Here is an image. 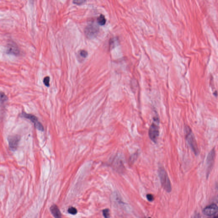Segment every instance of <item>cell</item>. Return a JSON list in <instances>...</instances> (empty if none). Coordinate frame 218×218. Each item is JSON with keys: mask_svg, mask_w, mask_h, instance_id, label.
<instances>
[{"mask_svg": "<svg viewBox=\"0 0 218 218\" xmlns=\"http://www.w3.org/2000/svg\"><path fill=\"white\" fill-rule=\"evenodd\" d=\"M7 53L10 55L18 56L20 54V51L16 44L12 42L9 43L7 46Z\"/></svg>", "mask_w": 218, "mask_h": 218, "instance_id": "9", "label": "cell"}, {"mask_svg": "<svg viewBox=\"0 0 218 218\" xmlns=\"http://www.w3.org/2000/svg\"><path fill=\"white\" fill-rule=\"evenodd\" d=\"M50 78L49 76L45 77L43 79V83L47 87H50Z\"/></svg>", "mask_w": 218, "mask_h": 218, "instance_id": "16", "label": "cell"}, {"mask_svg": "<svg viewBox=\"0 0 218 218\" xmlns=\"http://www.w3.org/2000/svg\"><path fill=\"white\" fill-rule=\"evenodd\" d=\"M158 173L162 187L166 192L170 193L172 190L171 185L167 172L164 168L160 167Z\"/></svg>", "mask_w": 218, "mask_h": 218, "instance_id": "2", "label": "cell"}, {"mask_svg": "<svg viewBox=\"0 0 218 218\" xmlns=\"http://www.w3.org/2000/svg\"><path fill=\"white\" fill-rule=\"evenodd\" d=\"M185 132L186 138L188 144L191 147L195 154L198 155L199 153V149L197 145V142L192 132L191 129L188 126L185 127Z\"/></svg>", "mask_w": 218, "mask_h": 218, "instance_id": "1", "label": "cell"}, {"mask_svg": "<svg viewBox=\"0 0 218 218\" xmlns=\"http://www.w3.org/2000/svg\"><path fill=\"white\" fill-rule=\"evenodd\" d=\"M117 44H118L117 40L115 39H112L110 40V43H109V47L110 49L113 48L117 45Z\"/></svg>", "mask_w": 218, "mask_h": 218, "instance_id": "13", "label": "cell"}, {"mask_svg": "<svg viewBox=\"0 0 218 218\" xmlns=\"http://www.w3.org/2000/svg\"><path fill=\"white\" fill-rule=\"evenodd\" d=\"M215 156H216V151L215 148L211 150V152L209 153L207 159V177L209 176L211 170L213 167L214 164V160H215Z\"/></svg>", "mask_w": 218, "mask_h": 218, "instance_id": "5", "label": "cell"}, {"mask_svg": "<svg viewBox=\"0 0 218 218\" xmlns=\"http://www.w3.org/2000/svg\"><path fill=\"white\" fill-rule=\"evenodd\" d=\"M97 22L101 26H103L105 24L106 22L105 18V16L103 15H101L98 18Z\"/></svg>", "mask_w": 218, "mask_h": 218, "instance_id": "11", "label": "cell"}, {"mask_svg": "<svg viewBox=\"0 0 218 218\" xmlns=\"http://www.w3.org/2000/svg\"><path fill=\"white\" fill-rule=\"evenodd\" d=\"M109 209H106L103 210V214L105 217L108 218L109 217Z\"/></svg>", "mask_w": 218, "mask_h": 218, "instance_id": "18", "label": "cell"}, {"mask_svg": "<svg viewBox=\"0 0 218 218\" xmlns=\"http://www.w3.org/2000/svg\"><path fill=\"white\" fill-rule=\"evenodd\" d=\"M217 211V205L215 204H212L204 208L203 211V213L205 216L211 217L216 215Z\"/></svg>", "mask_w": 218, "mask_h": 218, "instance_id": "7", "label": "cell"}, {"mask_svg": "<svg viewBox=\"0 0 218 218\" xmlns=\"http://www.w3.org/2000/svg\"><path fill=\"white\" fill-rule=\"evenodd\" d=\"M98 27L94 25H90L85 29V33L89 39H93L97 35L98 33Z\"/></svg>", "mask_w": 218, "mask_h": 218, "instance_id": "6", "label": "cell"}, {"mask_svg": "<svg viewBox=\"0 0 218 218\" xmlns=\"http://www.w3.org/2000/svg\"><path fill=\"white\" fill-rule=\"evenodd\" d=\"M86 1V0H73V3L76 5H80L83 4Z\"/></svg>", "mask_w": 218, "mask_h": 218, "instance_id": "17", "label": "cell"}, {"mask_svg": "<svg viewBox=\"0 0 218 218\" xmlns=\"http://www.w3.org/2000/svg\"><path fill=\"white\" fill-rule=\"evenodd\" d=\"M8 139L9 145L10 149L14 151L17 149L18 143L20 141V137L18 135L10 136L9 137Z\"/></svg>", "mask_w": 218, "mask_h": 218, "instance_id": "8", "label": "cell"}, {"mask_svg": "<svg viewBox=\"0 0 218 218\" xmlns=\"http://www.w3.org/2000/svg\"><path fill=\"white\" fill-rule=\"evenodd\" d=\"M149 138L153 142L156 143L159 136V128L156 124L153 123L150 125L149 130Z\"/></svg>", "mask_w": 218, "mask_h": 218, "instance_id": "3", "label": "cell"}, {"mask_svg": "<svg viewBox=\"0 0 218 218\" xmlns=\"http://www.w3.org/2000/svg\"><path fill=\"white\" fill-rule=\"evenodd\" d=\"M79 53L80 56L83 58H86L88 55V52L84 50H81L79 52Z\"/></svg>", "mask_w": 218, "mask_h": 218, "instance_id": "14", "label": "cell"}, {"mask_svg": "<svg viewBox=\"0 0 218 218\" xmlns=\"http://www.w3.org/2000/svg\"><path fill=\"white\" fill-rule=\"evenodd\" d=\"M51 212L55 217L60 218L61 217V214L60 213L59 208L56 205H53L50 208Z\"/></svg>", "mask_w": 218, "mask_h": 218, "instance_id": "10", "label": "cell"}, {"mask_svg": "<svg viewBox=\"0 0 218 218\" xmlns=\"http://www.w3.org/2000/svg\"><path fill=\"white\" fill-rule=\"evenodd\" d=\"M68 212L72 215H75L77 213V210L73 207H70L68 210Z\"/></svg>", "mask_w": 218, "mask_h": 218, "instance_id": "15", "label": "cell"}, {"mask_svg": "<svg viewBox=\"0 0 218 218\" xmlns=\"http://www.w3.org/2000/svg\"><path fill=\"white\" fill-rule=\"evenodd\" d=\"M7 100L6 95L4 93L2 92H0V105L4 104Z\"/></svg>", "mask_w": 218, "mask_h": 218, "instance_id": "12", "label": "cell"}, {"mask_svg": "<svg viewBox=\"0 0 218 218\" xmlns=\"http://www.w3.org/2000/svg\"><path fill=\"white\" fill-rule=\"evenodd\" d=\"M21 116L30 120L34 124L35 126L36 129H38L39 130L43 131L44 130L43 126L42 124L39 122L38 118L33 114H31L26 113H21Z\"/></svg>", "mask_w": 218, "mask_h": 218, "instance_id": "4", "label": "cell"}, {"mask_svg": "<svg viewBox=\"0 0 218 218\" xmlns=\"http://www.w3.org/2000/svg\"><path fill=\"white\" fill-rule=\"evenodd\" d=\"M147 198L149 202H153L154 200V196L151 194H148L147 195Z\"/></svg>", "mask_w": 218, "mask_h": 218, "instance_id": "19", "label": "cell"}]
</instances>
